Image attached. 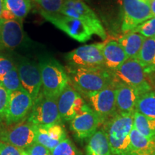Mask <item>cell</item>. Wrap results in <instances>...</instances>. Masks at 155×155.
<instances>
[{"mask_svg":"<svg viewBox=\"0 0 155 155\" xmlns=\"http://www.w3.org/2000/svg\"><path fill=\"white\" fill-rule=\"evenodd\" d=\"M22 155H28V154H27L26 152H25V150H23V151H22Z\"/></svg>","mask_w":155,"mask_h":155,"instance_id":"38","label":"cell"},{"mask_svg":"<svg viewBox=\"0 0 155 155\" xmlns=\"http://www.w3.org/2000/svg\"><path fill=\"white\" fill-rule=\"evenodd\" d=\"M104 43L81 46L65 55L68 66L82 68H106L103 55Z\"/></svg>","mask_w":155,"mask_h":155,"instance_id":"8","label":"cell"},{"mask_svg":"<svg viewBox=\"0 0 155 155\" xmlns=\"http://www.w3.org/2000/svg\"><path fill=\"white\" fill-rule=\"evenodd\" d=\"M137 59L147 73L153 71L155 63V38L145 39Z\"/></svg>","mask_w":155,"mask_h":155,"instance_id":"23","label":"cell"},{"mask_svg":"<svg viewBox=\"0 0 155 155\" xmlns=\"http://www.w3.org/2000/svg\"><path fill=\"white\" fill-rule=\"evenodd\" d=\"M132 31L138 32L146 38H155V17L143 22Z\"/></svg>","mask_w":155,"mask_h":155,"instance_id":"30","label":"cell"},{"mask_svg":"<svg viewBox=\"0 0 155 155\" xmlns=\"http://www.w3.org/2000/svg\"><path fill=\"white\" fill-rule=\"evenodd\" d=\"M42 80V91L45 96L57 98L70 83L66 70L52 57L45 56L38 63Z\"/></svg>","mask_w":155,"mask_h":155,"instance_id":"3","label":"cell"},{"mask_svg":"<svg viewBox=\"0 0 155 155\" xmlns=\"http://www.w3.org/2000/svg\"><path fill=\"white\" fill-rule=\"evenodd\" d=\"M9 96V93L2 85H0V123L5 120Z\"/></svg>","mask_w":155,"mask_h":155,"instance_id":"31","label":"cell"},{"mask_svg":"<svg viewBox=\"0 0 155 155\" xmlns=\"http://www.w3.org/2000/svg\"><path fill=\"white\" fill-rule=\"evenodd\" d=\"M40 7V10L50 14H59L65 0H32Z\"/></svg>","mask_w":155,"mask_h":155,"instance_id":"28","label":"cell"},{"mask_svg":"<svg viewBox=\"0 0 155 155\" xmlns=\"http://www.w3.org/2000/svg\"><path fill=\"white\" fill-rule=\"evenodd\" d=\"M134 114H116L105 122L108 142L113 155H130V133Z\"/></svg>","mask_w":155,"mask_h":155,"instance_id":"2","label":"cell"},{"mask_svg":"<svg viewBox=\"0 0 155 155\" xmlns=\"http://www.w3.org/2000/svg\"><path fill=\"white\" fill-rule=\"evenodd\" d=\"M154 70H155V63H154V69H153V71H154Z\"/></svg>","mask_w":155,"mask_h":155,"instance_id":"39","label":"cell"},{"mask_svg":"<svg viewBox=\"0 0 155 155\" xmlns=\"http://www.w3.org/2000/svg\"><path fill=\"white\" fill-rule=\"evenodd\" d=\"M0 18L4 19V20L7 21L14 20V19H17L10 11H9L8 9H6L5 8L2 9V11L1 13V17H0Z\"/></svg>","mask_w":155,"mask_h":155,"instance_id":"35","label":"cell"},{"mask_svg":"<svg viewBox=\"0 0 155 155\" xmlns=\"http://www.w3.org/2000/svg\"><path fill=\"white\" fill-rule=\"evenodd\" d=\"M94 111L100 116L103 124L116 114V81L100 91L87 96Z\"/></svg>","mask_w":155,"mask_h":155,"instance_id":"12","label":"cell"},{"mask_svg":"<svg viewBox=\"0 0 155 155\" xmlns=\"http://www.w3.org/2000/svg\"><path fill=\"white\" fill-rule=\"evenodd\" d=\"M66 137V131L61 124L37 127L35 142L45 147L50 152Z\"/></svg>","mask_w":155,"mask_h":155,"instance_id":"18","label":"cell"},{"mask_svg":"<svg viewBox=\"0 0 155 155\" xmlns=\"http://www.w3.org/2000/svg\"><path fill=\"white\" fill-rule=\"evenodd\" d=\"M42 17L55 25L56 28L66 33L71 38L79 42H86L91 39V30L87 25L79 19L66 15L59 14H50L40 10Z\"/></svg>","mask_w":155,"mask_h":155,"instance_id":"7","label":"cell"},{"mask_svg":"<svg viewBox=\"0 0 155 155\" xmlns=\"http://www.w3.org/2000/svg\"><path fill=\"white\" fill-rule=\"evenodd\" d=\"M37 127L25 119L0 132V140L21 150H26L36 141Z\"/></svg>","mask_w":155,"mask_h":155,"instance_id":"9","label":"cell"},{"mask_svg":"<svg viewBox=\"0 0 155 155\" xmlns=\"http://www.w3.org/2000/svg\"><path fill=\"white\" fill-rule=\"evenodd\" d=\"M3 8L10 11L17 19L23 20L32 9V0H5Z\"/></svg>","mask_w":155,"mask_h":155,"instance_id":"25","label":"cell"},{"mask_svg":"<svg viewBox=\"0 0 155 155\" xmlns=\"http://www.w3.org/2000/svg\"><path fill=\"white\" fill-rule=\"evenodd\" d=\"M103 121L100 116L88 104L82 111L71 121V129L79 139H89L96 131Z\"/></svg>","mask_w":155,"mask_h":155,"instance_id":"14","label":"cell"},{"mask_svg":"<svg viewBox=\"0 0 155 155\" xmlns=\"http://www.w3.org/2000/svg\"><path fill=\"white\" fill-rule=\"evenodd\" d=\"M150 5L153 17H155V0H150Z\"/></svg>","mask_w":155,"mask_h":155,"instance_id":"36","label":"cell"},{"mask_svg":"<svg viewBox=\"0 0 155 155\" xmlns=\"http://www.w3.org/2000/svg\"><path fill=\"white\" fill-rule=\"evenodd\" d=\"M28 120L36 127L61 124L57 99L45 96L41 91L33 102Z\"/></svg>","mask_w":155,"mask_h":155,"instance_id":"4","label":"cell"},{"mask_svg":"<svg viewBox=\"0 0 155 155\" xmlns=\"http://www.w3.org/2000/svg\"><path fill=\"white\" fill-rule=\"evenodd\" d=\"M145 39L146 38L138 32L130 31L119 38V43L123 48L128 58H137Z\"/></svg>","mask_w":155,"mask_h":155,"instance_id":"22","label":"cell"},{"mask_svg":"<svg viewBox=\"0 0 155 155\" xmlns=\"http://www.w3.org/2000/svg\"><path fill=\"white\" fill-rule=\"evenodd\" d=\"M58 111L61 119L71 121L82 111L86 102L71 85L68 84L57 98Z\"/></svg>","mask_w":155,"mask_h":155,"instance_id":"15","label":"cell"},{"mask_svg":"<svg viewBox=\"0 0 155 155\" xmlns=\"http://www.w3.org/2000/svg\"><path fill=\"white\" fill-rule=\"evenodd\" d=\"M112 72L116 81L134 87L142 94L152 91L150 83L147 81L146 71L137 58H128Z\"/></svg>","mask_w":155,"mask_h":155,"instance_id":"6","label":"cell"},{"mask_svg":"<svg viewBox=\"0 0 155 155\" xmlns=\"http://www.w3.org/2000/svg\"><path fill=\"white\" fill-rule=\"evenodd\" d=\"M149 1H150V0H149Z\"/></svg>","mask_w":155,"mask_h":155,"instance_id":"42","label":"cell"},{"mask_svg":"<svg viewBox=\"0 0 155 155\" xmlns=\"http://www.w3.org/2000/svg\"><path fill=\"white\" fill-rule=\"evenodd\" d=\"M0 22H1V18H0Z\"/></svg>","mask_w":155,"mask_h":155,"instance_id":"40","label":"cell"},{"mask_svg":"<svg viewBox=\"0 0 155 155\" xmlns=\"http://www.w3.org/2000/svg\"><path fill=\"white\" fill-rule=\"evenodd\" d=\"M32 106L33 100L24 88L10 93L5 118L7 124H15L26 119Z\"/></svg>","mask_w":155,"mask_h":155,"instance_id":"11","label":"cell"},{"mask_svg":"<svg viewBox=\"0 0 155 155\" xmlns=\"http://www.w3.org/2000/svg\"><path fill=\"white\" fill-rule=\"evenodd\" d=\"M103 55L106 68L112 71L118 68L129 58L121 45L115 40L104 43Z\"/></svg>","mask_w":155,"mask_h":155,"instance_id":"19","label":"cell"},{"mask_svg":"<svg viewBox=\"0 0 155 155\" xmlns=\"http://www.w3.org/2000/svg\"><path fill=\"white\" fill-rule=\"evenodd\" d=\"M51 155H81V153L71 139L66 138L51 151Z\"/></svg>","mask_w":155,"mask_h":155,"instance_id":"29","label":"cell"},{"mask_svg":"<svg viewBox=\"0 0 155 155\" xmlns=\"http://www.w3.org/2000/svg\"><path fill=\"white\" fill-rule=\"evenodd\" d=\"M61 14L82 21L90 28L93 34L102 40H105L107 37L100 19L83 0H65Z\"/></svg>","mask_w":155,"mask_h":155,"instance_id":"5","label":"cell"},{"mask_svg":"<svg viewBox=\"0 0 155 155\" xmlns=\"http://www.w3.org/2000/svg\"><path fill=\"white\" fill-rule=\"evenodd\" d=\"M141 95L134 87L116 81V114H134L137 101Z\"/></svg>","mask_w":155,"mask_h":155,"instance_id":"17","label":"cell"},{"mask_svg":"<svg viewBox=\"0 0 155 155\" xmlns=\"http://www.w3.org/2000/svg\"><path fill=\"white\" fill-rule=\"evenodd\" d=\"M153 155H155V154H153Z\"/></svg>","mask_w":155,"mask_h":155,"instance_id":"41","label":"cell"},{"mask_svg":"<svg viewBox=\"0 0 155 155\" xmlns=\"http://www.w3.org/2000/svg\"><path fill=\"white\" fill-rule=\"evenodd\" d=\"M123 7L121 30L125 33L153 17L149 0H124Z\"/></svg>","mask_w":155,"mask_h":155,"instance_id":"10","label":"cell"},{"mask_svg":"<svg viewBox=\"0 0 155 155\" xmlns=\"http://www.w3.org/2000/svg\"><path fill=\"white\" fill-rule=\"evenodd\" d=\"M0 85H2L9 94L23 88L17 67H15L8 73L0 76Z\"/></svg>","mask_w":155,"mask_h":155,"instance_id":"27","label":"cell"},{"mask_svg":"<svg viewBox=\"0 0 155 155\" xmlns=\"http://www.w3.org/2000/svg\"><path fill=\"white\" fill-rule=\"evenodd\" d=\"M22 151L18 147L0 141V155H22Z\"/></svg>","mask_w":155,"mask_h":155,"instance_id":"33","label":"cell"},{"mask_svg":"<svg viewBox=\"0 0 155 155\" xmlns=\"http://www.w3.org/2000/svg\"><path fill=\"white\" fill-rule=\"evenodd\" d=\"M66 71L71 86L86 96L115 83L113 72L106 68L68 66Z\"/></svg>","mask_w":155,"mask_h":155,"instance_id":"1","label":"cell"},{"mask_svg":"<svg viewBox=\"0 0 155 155\" xmlns=\"http://www.w3.org/2000/svg\"><path fill=\"white\" fill-rule=\"evenodd\" d=\"M5 0H0V17H1V13L3 9V4Z\"/></svg>","mask_w":155,"mask_h":155,"instance_id":"37","label":"cell"},{"mask_svg":"<svg viewBox=\"0 0 155 155\" xmlns=\"http://www.w3.org/2000/svg\"><path fill=\"white\" fill-rule=\"evenodd\" d=\"M25 151L28 155H51V152L48 149L37 142H35Z\"/></svg>","mask_w":155,"mask_h":155,"instance_id":"32","label":"cell"},{"mask_svg":"<svg viewBox=\"0 0 155 155\" xmlns=\"http://www.w3.org/2000/svg\"><path fill=\"white\" fill-rule=\"evenodd\" d=\"M134 128L147 138L155 139V119L135 111L134 114Z\"/></svg>","mask_w":155,"mask_h":155,"instance_id":"24","label":"cell"},{"mask_svg":"<svg viewBox=\"0 0 155 155\" xmlns=\"http://www.w3.org/2000/svg\"><path fill=\"white\" fill-rule=\"evenodd\" d=\"M25 40L22 20H4L0 22V50H14L20 46Z\"/></svg>","mask_w":155,"mask_h":155,"instance_id":"16","label":"cell"},{"mask_svg":"<svg viewBox=\"0 0 155 155\" xmlns=\"http://www.w3.org/2000/svg\"><path fill=\"white\" fill-rule=\"evenodd\" d=\"M16 67L13 62L5 56L0 55V76L6 74Z\"/></svg>","mask_w":155,"mask_h":155,"instance_id":"34","label":"cell"},{"mask_svg":"<svg viewBox=\"0 0 155 155\" xmlns=\"http://www.w3.org/2000/svg\"><path fill=\"white\" fill-rule=\"evenodd\" d=\"M155 154V139H149L133 127L130 133V155Z\"/></svg>","mask_w":155,"mask_h":155,"instance_id":"20","label":"cell"},{"mask_svg":"<svg viewBox=\"0 0 155 155\" xmlns=\"http://www.w3.org/2000/svg\"><path fill=\"white\" fill-rule=\"evenodd\" d=\"M136 111L155 119V91H150L139 97Z\"/></svg>","mask_w":155,"mask_h":155,"instance_id":"26","label":"cell"},{"mask_svg":"<svg viewBox=\"0 0 155 155\" xmlns=\"http://www.w3.org/2000/svg\"><path fill=\"white\" fill-rule=\"evenodd\" d=\"M17 68L22 88L30 95L34 102L42 91L41 74L38 64L23 58Z\"/></svg>","mask_w":155,"mask_h":155,"instance_id":"13","label":"cell"},{"mask_svg":"<svg viewBox=\"0 0 155 155\" xmlns=\"http://www.w3.org/2000/svg\"><path fill=\"white\" fill-rule=\"evenodd\" d=\"M86 155H113L104 129L97 130L88 139Z\"/></svg>","mask_w":155,"mask_h":155,"instance_id":"21","label":"cell"}]
</instances>
